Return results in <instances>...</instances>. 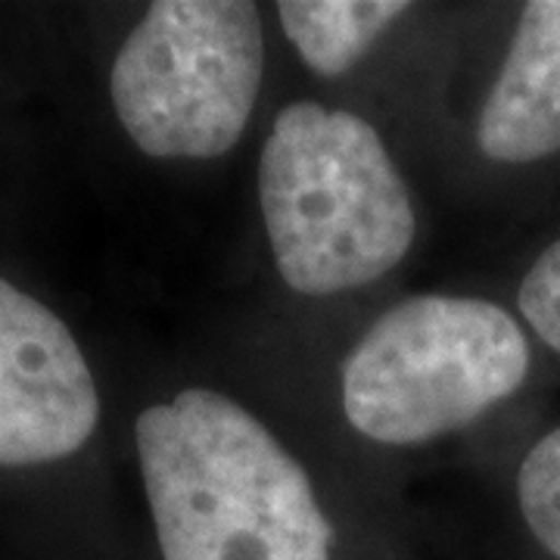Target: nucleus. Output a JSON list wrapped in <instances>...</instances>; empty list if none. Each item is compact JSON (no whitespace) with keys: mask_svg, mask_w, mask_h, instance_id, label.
Segmentation results:
<instances>
[{"mask_svg":"<svg viewBox=\"0 0 560 560\" xmlns=\"http://www.w3.org/2000/svg\"><path fill=\"white\" fill-rule=\"evenodd\" d=\"M517 305L533 334L560 355V237L526 271Z\"/></svg>","mask_w":560,"mask_h":560,"instance_id":"1a4fd4ad","label":"nucleus"},{"mask_svg":"<svg viewBox=\"0 0 560 560\" xmlns=\"http://www.w3.org/2000/svg\"><path fill=\"white\" fill-rule=\"evenodd\" d=\"M165 560H330L308 474L234 399L187 386L135 423Z\"/></svg>","mask_w":560,"mask_h":560,"instance_id":"f257e3e1","label":"nucleus"},{"mask_svg":"<svg viewBox=\"0 0 560 560\" xmlns=\"http://www.w3.org/2000/svg\"><path fill=\"white\" fill-rule=\"evenodd\" d=\"M517 501L529 533L560 560V427L526 452L517 474Z\"/></svg>","mask_w":560,"mask_h":560,"instance_id":"6e6552de","label":"nucleus"},{"mask_svg":"<svg viewBox=\"0 0 560 560\" xmlns=\"http://www.w3.org/2000/svg\"><path fill=\"white\" fill-rule=\"evenodd\" d=\"M265 72V32L246 0H156L113 62L109 94L153 160H215L241 140Z\"/></svg>","mask_w":560,"mask_h":560,"instance_id":"20e7f679","label":"nucleus"},{"mask_svg":"<svg viewBox=\"0 0 560 560\" xmlns=\"http://www.w3.org/2000/svg\"><path fill=\"white\" fill-rule=\"evenodd\" d=\"M259 202L280 278L305 296L383 278L418 234L408 184L377 128L312 101L283 106L271 125Z\"/></svg>","mask_w":560,"mask_h":560,"instance_id":"f03ea898","label":"nucleus"},{"mask_svg":"<svg viewBox=\"0 0 560 560\" xmlns=\"http://www.w3.org/2000/svg\"><path fill=\"white\" fill-rule=\"evenodd\" d=\"M97 420V383L72 330L0 278V467L69 458Z\"/></svg>","mask_w":560,"mask_h":560,"instance_id":"39448f33","label":"nucleus"},{"mask_svg":"<svg viewBox=\"0 0 560 560\" xmlns=\"http://www.w3.org/2000/svg\"><path fill=\"white\" fill-rule=\"evenodd\" d=\"M529 374V340L486 300L423 293L393 305L342 361V411L368 440L418 445L482 418Z\"/></svg>","mask_w":560,"mask_h":560,"instance_id":"7ed1b4c3","label":"nucleus"},{"mask_svg":"<svg viewBox=\"0 0 560 560\" xmlns=\"http://www.w3.org/2000/svg\"><path fill=\"white\" fill-rule=\"evenodd\" d=\"M411 3L401 0H283L278 16L287 38L324 79H337Z\"/></svg>","mask_w":560,"mask_h":560,"instance_id":"0eeeda50","label":"nucleus"},{"mask_svg":"<svg viewBox=\"0 0 560 560\" xmlns=\"http://www.w3.org/2000/svg\"><path fill=\"white\" fill-rule=\"evenodd\" d=\"M495 162L523 165L560 153V0H529L477 121Z\"/></svg>","mask_w":560,"mask_h":560,"instance_id":"423d86ee","label":"nucleus"}]
</instances>
